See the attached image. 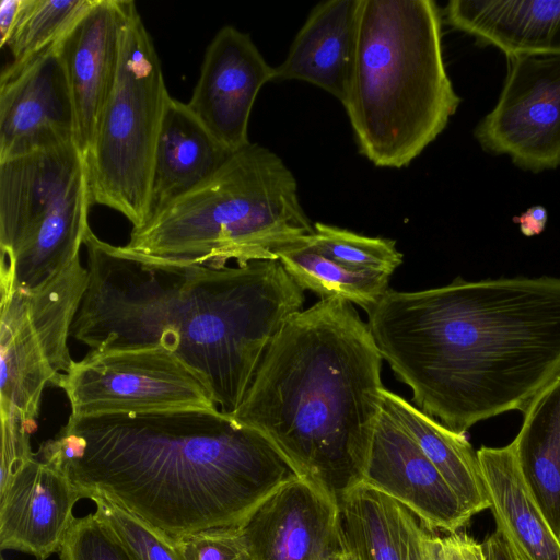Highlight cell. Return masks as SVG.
<instances>
[{"instance_id":"9","label":"cell","mask_w":560,"mask_h":560,"mask_svg":"<svg viewBox=\"0 0 560 560\" xmlns=\"http://www.w3.org/2000/svg\"><path fill=\"white\" fill-rule=\"evenodd\" d=\"M56 387L74 417L218 409L201 377L161 347L90 350Z\"/></svg>"},{"instance_id":"7","label":"cell","mask_w":560,"mask_h":560,"mask_svg":"<svg viewBox=\"0 0 560 560\" xmlns=\"http://www.w3.org/2000/svg\"><path fill=\"white\" fill-rule=\"evenodd\" d=\"M171 95L153 40L127 0L120 66L85 159L92 203L121 213L132 228L147 220L155 144Z\"/></svg>"},{"instance_id":"26","label":"cell","mask_w":560,"mask_h":560,"mask_svg":"<svg viewBox=\"0 0 560 560\" xmlns=\"http://www.w3.org/2000/svg\"><path fill=\"white\" fill-rule=\"evenodd\" d=\"M294 282L320 299H343L369 313L389 289L390 276L348 268L318 253L308 244L279 254Z\"/></svg>"},{"instance_id":"14","label":"cell","mask_w":560,"mask_h":560,"mask_svg":"<svg viewBox=\"0 0 560 560\" xmlns=\"http://www.w3.org/2000/svg\"><path fill=\"white\" fill-rule=\"evenodd\" d=\"M240 530L252 560H331L343 549L337 501L306 477L273 492Z\"/></svg>"},{"instance_id":"19","label":"cell","mask_w":560,"mask_h":560,"mask_svg":"<svg viewBox=\"0 0 560 560\" xmlns=\"http://www.w3.org/2000/svg\"><path fill=\"white\" fill-rule=\"evenodd\" d=\"M445 22L506 58L560 56V0H452Z\"/></svg>"},{"instance_id":"16","label":"cell","mask_w":560,"mask_h":560,"mask_svg":"<svg viewBox=\"0 0 560 560\" xmlns=\"http://www.w3.org/2000/svg\"><path fill=\"white\" fill-rule=\"evenodd\" d=\"M79 500L69 476L33 454L0 486V549L46 560L59 551Z\"/></svg>"},{"instance_id":"17","label":"cell","mask_w":560,"mask_h":560,"mask_svg":"<svg viewBox=\"0 0 560 560\" xmlns=\"http://www.w3.org/2000/svg\"><path fill=\"white\" fill-rule=\"evenodd\" d=\"M74 142L0 162V248L8 256L85 170Z\"/></svg>"},{"instance_id":"36","label":"cell","mask_w":560,"mask_h":560,"mask_svg":"<svg viewBox=\"0 0 560 560\" xmlns=\"http://www.w3.org/2000/svg\"><path fill=\"white\" fill-rule=\"evenodd\" d=\"M331 560H352V558L343 547V549L338 552Z\"/></svg>"},{"instance_id":"5","label":"cell","mask_w":560,"mask_h":560,"mask_svg":"<svg viewBox=\"0 0 560 560\" xmlns=\"http://www.w3.org/2000/svg\"><path fill=\"white\" fill-rule=\"evenodd\" d=\"M442 20L432 0H361L342 105L359 152L375 166L409 165L460 104L444 62Z\"/></svg>"},{"instance_id":"30","label":"cell","mask_w":560,"mask_h":560,"mask_svg":"<svg viewBox=\"0 0 560 560\" xmlns=\"http://www.w3.org/2000/svg\"><path fill=\"white\" fill-rule=\"evenodd\" d=\"M58 553L60 560H131L125 546L95 512L73 520Z\"/></svg>"},{"instance_id":"12","label":"cell","mask_w":560,"mask_h":560,"mask_svg":"<svg viewBox=\"0 0 560 560\" xmlns=\"http://www.w3.org/2000/svg\"><path fill=\"white\" fill-rule=\"evenodd\" d=\"M359 483L397 501L432 530L455 533L472 517L408 431L384 407L360 468Z\"/></svg>"},{"instance_id":"3","label":"cell","mask_w":560,"mask_h":560,"mask_svg":"<svg viewBox=\"0 0 560 560\" xmlns=\"http://www.w3.org/2000/svg\"><path fill=\"white\" fill-rule=\"evenodd\" d=\"M36 455L81 499L105 498L173 540L240 527L302 477L264 434L219 409L70 415Z\"/></svg>"},{"instance_id":"15","label":"cell","mask_w":560,"mask_h":560,"mask_svg":"<svg viewBox=\"0 0 560 560\" xmlns=\"http://www.w3.org/2000/svg\"><path fill=\"white\" fill-rule=\"evenodd\" d=\"M127 0H95L58 43L74 110V144L86 159L115 88Z\"/></svg>"},{"instance_id":"2","label":"cell","mask_w":560,"mask_h":560,"mask_svg":"<svg viewBox=\"0 0 560 560\" xmlns=\"http://www.w3.org/2000/svg\"><path fill=\"white\" fill-rule=\"evenodd\" d=\"M83 245L90 279L71 336L97 351L168 350L201 377L228 416L305 301L280 260L221 269L167 261L127 252L91 229Z\"/></svg>"},{"instance_id":"13","label":"cell","mask_w":560,"mask_h":560,"mask_svg":"<svg viewBox=\"0 0 560 560\" xmlns=\"http://www.w3.org/2000/svg\"><path fill=\"white\" fill-rule=\"evenodd\" d=\"M273 68L250 36L233 26L222 27L208 45L186 104L231 153L250 144V113L261 88L273 80Z\"/></svg>"},{"instance_id":"20","label":"cell","mask_w":560,"mask_h":560,"mask_svg":"<svg viewBox=\"0 0 560 560\" xmlns=\"http://www.w3.org/2000/svg\"><path fill=\"white\" fill-rule=\"evenodd\" d=\"M85 170L67 195L1 257L0 288L34 289L80 255L92 206Z\"/></svg>"},{"instance_id":"34","label":"cell","mask_w":560,"mask_h":560,"mask_svg":"<svg viewBox=\"0 0 560 560\" xmlns=\"http://www.w3.org/2000/svg\"><path fill=\"white\" fill-rule=\"evenodd\" d=\"M23 0H2L0 3V45L5 47L18 20Z\"/></svg>"},{"instance_id":"11","label":"cell","mask_w":560,"mask_h":560,"mask_svg":"<svg viewBox=\"0 0 560 560\" xmlns=\"http://www.w3.org/2000/svg\"><path fill=\"white\" fill-rule=\"evenodd\" d=\"M58 43L1 72L0 162L74 142L73 103Z\"/></svg>"},{"instance_id":"6","label":"cell","mask_w":560,"mask_h":560,"mask_svg":"<svg viewBox=\"0 0 560 560\" xmlns=\"http://www.w3.org/2000/svg\"><path fill=\"white\" fill-rule=\"evenodd\" d=\"M313 234L293 173L275 152L250 143L132 228L121 247L151 258L221 269L230 260L237 266L279 260L280 253L307 244Z\"/></svg>"},{"instance_id":"35","label":"cell","mask_w":560,"mask_h":560,"mask_svg":"<svg viewBox=\"0 0 560 560\" xmlns=\"http://www.w3.org/2000/svg\"><path fill=\"white\" fill-rule=\"evenodd\" d=\"M482 546L487 560H520L499 530L489 535Z\"/></svg>"},{"instance_id":"10","label":"cell","mask_w":560,"mask_h":560,"mask_svg":"<svg viewBox=\"0 0 560 560\" xmlns=\"http://www.w3.org/2000/svg\"><path fill=\"white\" fill-rule=\"evenodd\" d=\"M494 107L474 137L483 151L508 155L532 173L560 166V56L509 57Z\"/></svg>"},{"instance_id":"1","label":"cell","mask_w":560,"mask_h":560,"mask_svg":"<svg viewBox=\"0 0 560 560\" xmlns=\"http://www.w3.org/2000/svg\"><path fill=\"white\" fill-rule=\"evenodd\" d=\"M370 332L423 412L466 433L523 412L560 375V278L514 277L388 289Z\"/></svg>"},{"instance_id":"29","label":"cell","mask_w":560,"mask_h":560,"mask_svg":"<svg viewBox=\"0 0 560 560\" xmlns=\"http://www.w3.org/2000/svg\"><path fill=\"white\" fill-rule=\"evenodd\" d=\"M95 513L127 549L131 560H184L175 541L102 497L91 499Z\"/></svg>"},{"instance_id":"28","label":"cell","mask_w":560,"mask_h":560,"mask_svg":"<svg viewBox=\"0 0 560 560\" xmlns=\"http://www.w3.org/2000/svg\"><path fill=\"white\" fill-rule=\"evenodd\" d=\"M307 244L348 268L386 276H392L404 258L393 240L370 237L322 222L314 224Z\"/></svg>"},{"instance_id":"8","label":"cell","mask_w":560,"mask_h":560,"mask_svg":"<svg viewBox=\"0 0 560 560\" xmlns=\"http://www.w3.org/2000/svg\"><path fill=\"white\" fill-rule=\"evenodd\" d=\"M89 279L78 255L34 289L1 288V416L34 430L45 388L74 361L68 339Z\"/></svg>"},{"instance_id":"31","label":"cell","mask_w":560,"mask_h":560,"mask_svg":"<svg viewBox=\"0 0 560 560\" xmlns=\"http://www.w3.org/2000/svg\"><path fill=\"white\" fill-rule=\"evenodd\" d=\"M409 560H487L482 542L464 533L439 536L412 512L408 518Z\"/></svg>"},{"instance_id":"25","label":"cell","mask_w":560,"mask_h":560,"mask_svg":"<svg viewBox=\"0 0 560 560\" xmlns=\"http://www.w3.org/2000/svg\"><path fill=\"white\" fill-rule=\"evenodd\" d=\"M345 549L352 560H409L410 511L383 493L357 483L338 500Z\"/></svg>"},{"instance_id":"21","label":"cell","mask_w":560,"mask_h":560,"mask_svg":"<svg viewBox=\"0 0 560 560\" xmlns=\"http://www.w3.org/2000/svg\"><path fill=\"white\" fill-rule=\"evenodd\" d=\"M231 154L187 104L170 96L155 144L145 222L212 175Z\"/></svg>"},{"instance_id":"4","label":"cell","mask_w":560,"mask_h":560,"mask_svg":"<svg viewBox=\"0 0 560 560\" xmlns=\"http://www.w3.org/2000/svg\"><path fill=\"white\" fill-rule=\"evenodd\" d=\"M382 362L353 304L320 299L281 327L231 417L338 503L359 483L383 410Z\"/></svg>"},{"instance_id":"23","label":"cell","mask_w":560,"mask_h":560,"mask_svg":"<svg viewBox=\"0 0 560 560\" xmlns=\"http://www.w3.org/2000/svg\"><path fill=\"white\" fill-rule=\"evenodd\" d=\"M383 407L408 431L472 516L490 508L477 451L466 433L451 430L386 388Z\"/></svg>"},{"instance_id":"33","label":"cell","mask_w":560,"mask_h":560,"mask_svg":"<svg viewBox=\"0 0 560 560\" xmlns=\"http://www.w3.org/2000/svg\"><path fill=\"white\" fill-rule=\"evenodd\" d=\"M513 221L520 225L523 235L532 237L544 232L548 221V212L542 206H533L521 215L515 217Z\"/></svg>"},{"instance_id":"32","label":"cell","mask_w":560,"mask_h":560,"mask_svg":"<svg viewBox=\"0 0 560 560\" xmlns=\"http://www.w3.org/2000/svg\"><path fill=\"white\" fill-rule=\"evenodd\" d=\"M184 560H252L240 527H217L174 540Z\"/></svg>"},{"instance_id":"18","label":"cell","mask_w":560,"mask_h":560,"mask_svg":"<svg viewBox=\"0 0 560 560\" xmlns=\"http://www.w3.org/2000/svg\"><path fill=\"white\" fill-rule=\"evenodd\" d=\"M361 0L315 5L293 39L273 80L311 83L345 103L355 58Z\"/></svg>"},{"instance_id":"27","label":"cell","mask_w":560,"mask_h":560,"mask_svg":"<svg viewBox=\"0 0 560 560\" xmlns=\"http://www.w3.org/2000/svg\"><path fill=\"white\" fill-rule=\"evenodd\" d=\"M95 0H23L5 45L14 63L55 45L88 12Z\"/></svg>"},{"instance_id":"22","label":"cell","mask_w":560,"mask_h":560,"mask_svg":"<svg viewBox=\"0 0 560 560\" xmlns=\"http://www.w3.org/2000/svg\"><path fill=\"white\" fill-rule=\"evenodd\" d=\"M497 530L520 560H560L553 532L518 465L512 442L477 451Z\"/></svg>"},{"instance_id":"24","label":"cell","mask_w":560,"mask_h":560,"mask_svg":"<svg viewBox=\"0 0 560 560\" xmlns=\"http://www.w3.org/2000/svg\"><path fill=\"white\" fill-rule=\"evenodd\" d=\"M523 415L512 444L532 492L560 539V375Z\"/></svg>"}]
</instances>
